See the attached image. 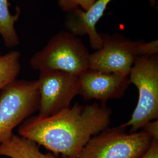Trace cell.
I'll return each instance as SVG.
<instances>
[{
	"label": "cell",
	"mask_w": 158,
	"mask_h": 158,
	"mask_svg": "<svg viewBox=\"0 0 158 158\" xmlns=\"http://www.w3.org/2000/svg\"><path fill=\"white\" fill-rule=\"evenodd\" d=\"M96 0H58V6L66 12L72 11L80 8L84 11H87L94 4Z\"/></svg>",
	"instance_id": "4fadbf2b"
},
{
	"label": "cell",
	"mask_w": 158,
	"mask_h": 158,
	"mask_svg": "<svg viewBox=\"0 0 158 158\" xmlns=\"http://www.w3.org/2000/svg\"><path fill=\"white\" fill-rule=\"evenodd\" d=\"M130 84H134L139 93L138 101L131 118L124 124L135 132L147 123L158 118V54L139 56L128 76Z\"/></svg>",
	"instance_id": "277c9868"
},
{
	"label": "cell",
	"mask_w": 158,
	"mask_h": 158,
	"mask_svg": "<svg viewBox=\"0 0 158 158\" xmlns=\"http://www.w3.org/2000/svg\"><path fill=\"white\" fill-rule=\"evenodd\" d=\"M100 49L90 53L89 69L128 76L139 56L158 54V40L151 42L134 40L121 34H100Z\"/></svg>",
	"instance_id": "7a4b0ae2"
},
{
	"label": "cell",
	"mask_w": 158,
	"mask_h": 158,
	"mask_svg": "<svg viewBox=\"0 0 158 158\" xmlns=\"http://www.w3.org/2000/svg\"><path fill=\"white\" fill-rule=\"evenodd\" d=\"M112 113L103 103L77 102L49 117H30L18 131L19 135L63 158H77L93 136L109 127Z\"/></svg>",
	"instance_id": "6da1fadb"
},
{
	"label": "cell",
	"mask_w": 158,
	"mask_h": 158,
	"mask_svg": "<svg viewBox=\"0 0 158 158\" xmlns=\"http://www.w3.org/2000/svg\"><path fill=\"white\" fill-rule=\"evenodd\" d=\"M90 53L83 42L69 31H60L30 59L35 70H53L79 76L89 69Z\"/></svg>",
	"instance_id": "3957f363"
},
{
	"label": "cell",
	"mask_w": 158,
	"mask_h": 158,
	"mask_svg": "<svg viewBox=\"0 0 158 158\" xmlns=\"http://www.w3.org/2000/svg\"><path fill=\"white\" fill-rule=\"evenodd\" d=\"M142 129L151 136L152 139L158 140V119L153 120L147 123Z\"/></svg>",
	"instance_id": "5bb4252c"
},
{
	"label": "cell",
	"mask_w": 158,
	"mask_h": 158,
	"mask_svg": "<svg viewBox=\"0 0 158 158\" xmlns=\"http://www.w3.org/2000/svg\"><path fill=\"white\" fill-rule=\"evenodd\" d=\"M9 6L8 0H0V35L6 47L11 48L19 44L15 24L19 19L20 9L18 8L14 15L10 11Z\"/></svg>",
	"instance_id": "8fae6325"
},
{
	"label": "cell",
	"mask_w": 158,
	"mask_h": 158,
	"mask_svg": "<svg viewBox=\"0 0 158 158\" xmlns=\"http://www.w3.org/2000/svg\"><path fill=\"white\" fill-rule=\"evenodd\" d=\"M1 56V51H0V56Z\"/></svg>",
	"instance_id": "2e32d148"
},
{
	"label": "cell",
	"mask_w": 158,
	"mask_h": 158,
	"mask_svg": "<svg viewBox=\"0 0 158 158\" xmlns=\"http://www.w3.org/2000/svg\"><path fill=\"white\" fill-rule=\"evenodd\" d=\"M20 58L21 53L18 51L0 56V90L17 79L21 69Z\"/></svg>",
	"instance_id": "7c38bea8"
},
{
	"label": "cell",
	"mask_w": 158,
	"mask_h": 158,
	"mask_svg": "<svg viewBox=\"0 0 158 158\" xmlns=\"http://www.w3.org/2000/svg\"><path fill=\"white\" fill-rule=\"evenodd\" d=\"M38 117H49L70 106L79 94V76L53 70L40 71Z\"/></svg>",
	"instance_id": "52a82bcc"
},
{
	"label": "cell",
	"mask_w": 158,
	"mask_h": 158,
	"mask_svg": "<svg viewBox=\"0 0 158 158\" xmlns=\"http://www.w3.org/2000/svg\"><path fill=\"white\" fill-rule=\"evenodd\" d=\"M79 94L85 100H96L105 104L124 96L130 85L128 76L89 69L79 76Z\"/></svg>",
	"instance_id": "ba28073f"
},
{
	"label": "cell",
	"mask_w": 158,
	"mask_h": 158,
	"mask_svg": "<svg viewBox=\"0 0 158 158\" xmlns=\"http://www.w3.org/2000/svg\"><path fill=\"white\" fill-rule=\"evenodd\" d=\"M113 0H96L87 11L80 8L67 13L64 25L66 29L74 35H87L93 49L101 48L102 40L100 34L96 29V25L104 14L108 5ZM151 6H155L157 0H148Z\"/></svg>",
	"instance_id": "9c48e42d"
},
{
	"label": "cell",
	"mask_w": 158,
	"mask_h": 158,
	"mask_svg": "<svg viewBox=\"0 0 158 158\" xmlns=\"http://www.w3.org/2000/svg\"><path fill=\"white\" fill-rule=\"evenodd\" d=\"M139 158H158V140L152 139L147 151Z\"/></svg>",
	"instance_id": "9a60e30c"
},
{
	"label": "cell",
	"mask_w": 158,
	"mask_h": 158,
	"mask_svg": "<svg viewBox=\"0 0 158 158\" xmlns=\"http://www.w3.org/2000/svg\"><path fill=\"white\" fill-rule=\"evenodd\" d=\"M126 127L103 130L93 136L77 158H139L150 146L152 138L143 130L126 132Z\"/></svg>",
	"instance_id": "5b68a950"
},
{
	"label": "cell",
	"mask_w": 158,
	"mask_h": 158,
	"mask_svg": "<svg viewBox=\"0 0 158 158\" xmlns=\"http://www.w3.org/2000/svg\"><path fill=\"white\" fill-rule=\"evenodd\" d=\"M40 91L36 80H15L0 91V142L38 110Z\"/></svg>",
	"instance_id": "8992f818"
},
{
	"label": "cell",
	"mask_w": 158,
	"mask_h": 158,
	"mask_svg": "<svg viewBox=\"0 0 158 158\" xmlns=\"http://www.w3.org/2000/svg\"><path fill=\"white\" fill-rule=\"evenodd\" d=\"M0 156L10 158H65L44 153L37 143L14 134L0 142Z\"/></svg>",
	"instance_id": "30bf717a"
}]
</instances>
